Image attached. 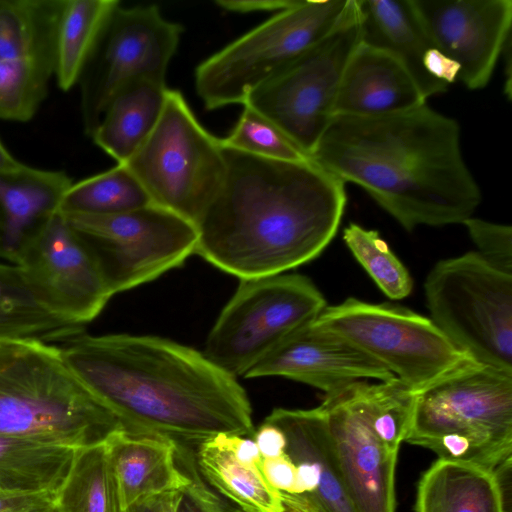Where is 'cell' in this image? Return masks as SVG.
I'll list each match as a JSON object with an SVG mask.
<instances>
[{"label":"cell","mask_w":512,"mask_h":512,"mask_svg":"<svg viewBox=\"0 0 512 512\" xmlns=\"http://www.w3.org/2000/svg\"><path fill=\"white\" fill-rule=\"evenodd\" d=\"M75 451L0 435V490L57 493L70 470Z\"/></svg>","instance_id":"4316f807"},{"label":"cell","mask_w":512,"mask_h":512,"mask_svg":"<svg viewBox=\"0 0 512 512\" xmlns=\"http://www.w3.org/2000/svg\"><path fill=\"white\" fill-rule=\"evenodd\" d=\"M404 441L493 471L512 458V373L478 364L417 393Z\"/></svg>","instance_id":"5b68a950"},{"label":"cell","mask_w":512,"mask_h":512,"mask_svg":"<svg viewBox=\"0 0 512 512\" xmlns=\"http://www.w3.org/2000/svg\"><path fill=\"white\" fill-rule=\"evenodd\" d=\"M182 27L157 5L123 7L108 15L79 79L83 128L91 137L114 95L139 79L166 82Z\"/></svg>","instance_id":"4fadbf2b"},{"label":"cell","mask_w":512,"mask_h":512,"mask_svg":"<svg viewBox=\"0 0 512 512\" xmlns=\"http://www.w3.org/2000/svg\"><path fill=\"white\" fill-rule=\"evenodd\" d=\"M281 376L325 395L353 382L395 376L346 340L313 325L298 329L257 363L245 378Z\"/></svg>","instance_id":"e0dca14e"},{"label":"cell","mask_w":512,"mask_h":512,"mask_svg":"<svg viewBox=\"0 0 512 512\" xmlns=\"http://www.w3.org/2000/svg\"><path fill=\"white\" fill-rule=\"evenodd\" d=\"M125 430L56 344L0 339V435L81 449Z\"/></svg>","instance_id":"277c9868"},{"label":"cell","mask_w":512,"mask_h":512,"mask_svg":"<svg viewBox=\"0 0 512 512\" xmlns=\"http://www.w3.org/2000/svg\"><path fill=\"white\" fill-rule=\"evenodd\" d=\"M361 32L359 2L352 0L348 13L330 33L252 91L243 104L309 156L333 116L340 80L361 42Z\"/></svg>","instance_id":"8fae6325"},{"label":"cell","mask_w":512,"mask_h":512,"mask_svg":"<svg viewBox=\"0 0 512 512\" xmlns=\"http://www.w3.org/2000/svg\"><path fill=\"white\" fill-rule=\"evenodd\" d=\"M125 512H155L152 497L133 504Z\"/></svg>","instance_id":"bcb514c9"},{"label":"cell","mask_w":512,"mask_h":512,"mask_svg":"<svg viewBox=\"0 0 512 512\" xmlns=\"http://www.w3.org/2000/svg\"><path fill=\"white\" fill-rule=\"evenodd\" d=\"M72 183L63 171L23 163L0 171V261L18 263L31 240L59 211Z\"/></svg>","instance_id":"ffe728a7"},{"label":"cell","mask_w":512,"mask_h":512,"mask_svg":"<svg viewBox=\"0 0 512 512\" xmlns=\"http://www.w3.org/2000/svg\"><path fill=\"white\" fill-rule=\"evenodd\" d=\"M415 511L505 512V509L492 470L439 458L418 483Z\"/></svg>","instance_id":"cb8c5ba5"},{"label":"cell","mask_w":512,"mask_h":512,"mask_svg":"<svg viewBox=\"0 0 512 512\" xmlns=\"http://www.w3.org/2000/svg\"><path fill=\"white\" fill-rule=\"evenodd\" d=\"M343 240L388 298L401 300L410 295L413 288L411 275L378 231L350 223L344 229Z\"/></svg>","instance_id":"d6a6232c"},{"label":"cell","mask_w":512,"mask_h":512,"mask_svg":"<svg viewBox=\"0 0 512 512\" xmlns=\"http://www.w3.org/2000/svg\"><path fill=\"white\" fill-rule=\"evenodd\" d=\"M20 163L0 140V171L14 168Z\"/></svg>","instance_id":"f6af8a7d"},{"label":"cell","mask_w":512,"mask_h":512,"mask_svg":"<svg viewBox=\"0 0 512 512\" xmlns=\"http://www.w3.org/2000/svg\"><path fill=\"white\" fill-rule=\"evenodd\" d=\"M196 459L206 481L242 512H286L279 493L269 486L260 468L239 463L213 438L199 445Z\"/></svg>","instance_id":"f1b7e54d"},{"label":"cell","mask_w":512,"mask_h":512,"mask_svg":"<svg viewBox=\"0 0 512 512\" xmlns=\"http://www.w3.org/2000/svg\"><path fill=\"white\" fill-rule=\"evenodd\" d=\"M121 503L133 504L180 490L190 480L177 466L179 444L155 435L121 430L107 439ZM180 454V452H179Z\"/></svg>","instance_id":"44dd1931"},{"label":"cell","mask_w":512,"mask_h":512,"mask_svg":"<svg viewBox=\"0 0 512 512\" xmlns=\"http://www.w3.org/2000/svg\"><path fill=\"white\" fill-rule=\"evenodd\" d=\"M16 265L42 304L77 326L97 317L112 296L93 253L59 211Z\"/></svg>","instance_id":"5bb4252c"},{"label":"cell","mask_w":512,"mask_h":512,"mask_svg":"<svg viewBox=\"0 0 512 512\" xmlns=\"http://www.w3.org/2000/svg\"><path fill=\"white\" fill-rule=\"evenodd\" d=\"M152 204L125 164L72 183L59 207L64 214L114 215Z\"/></svg>","instance_id":"4dcf8cb0"},{"label":"cell","mask_w":512,"mask_h":512,"mask_svg":"<svg viewBox=\"0 0 512 512\" xmlns=\"http://www.w3.org/2000/svg\"><path fill=\"white\" fill-rule=\"evenodd\" d=\"M313 325L346 340L414 393L480 363L410 309L356 298L326 306Z\"/></svg>","instance_id":"52a82bcc"},{"label":"cell","mask_w":512,"mask_h":512,"mask_svg":"<svg viewBox=\"0 0 512 512\" xmlns=\"http://www.w3.org/2000/svg\"><path fill=\"white\" fill-rule=\"evenodd\" d=\"M213 439L229 449L239 463L248 467L260 466L263 458L253 439L227 434H219Z\"/></svg>","instance_id":"ab89813d"},{"label":"cell","mask_w":512,"mask_h":512,"mask_svg":"<svg viewBox=\"0 0 512 512\" xmlns=\"http://www.w3.org/2000/svg\"><path fill=\"white\" fill-rule=\"evenodd\" d=\"M423 67L430 77L448 86L458 80L460 66L436 47L425 53Z\"/></svg>","instance_id":"f35d334b"},{"label":"cell","mask_w":512,"mask_h":512,"mask_svg":"<svg viewBox=\"0 0 512 512\" xmlns=\"http://www.w3.org/2000/svg\"><path fill=\"white\" fill-rule=\"evenodd\" d=\"M351 4L297 0L202 61L194 80L205 108L242 105L252 91L330 33Z\"/></svg>","instance_id":"8992f818"},{"label":"cell","mask_w":512,"mask_h":512,"mask_svg":"<svg viewBox=\"0 0 512 512\" xmlns=\"http://www.w3.org/2000/svg\"><path fill=\"white\" fill-rule=\"evenodd\" d=\"M356 383L326 394L319 405L333 455L355 512H395L398 452L374 433Z\"/></svg>","instance_id":"9a60e30c"},{"label":"cell","mask_w":512,"mask_h":512,"mask_svg":"<svg viewBox=\"0 0 512 512\" xmlns=\"http://www.w3.org/2000/svg\"><path fill=\"white\" fill-rule=\"evenodd\" d=\"M180 456L189 473L190 480L179 490L177 512H242L201 481L194 473V465L189 459L187 460L185 453L180 452Z\"/></svg>","instance_id":"d590c367"},{"label":"cell","mask_w":512,"mask_h":512,"mask_svg":"<svg viewBox=\"0 0 512 512\" xmlns=\"http://www.w3.org/2000/svg\"><path fill=\"white\" fill-rule=\"evenodd\" d=\"M64 0H0V59L54 64Z\"/></svg>","instance_id":"d4e9b609"},{"label":"cell","mask_w":512,"mask_h":512,"mask_svg":"<svg viewBox=\"0 0 512 512\" xmlns=\"http://www.w3.org/2000/svg\"><path fill=\"white\" fill-rule=\"evenodd\" d=\"M425 102L418 84L397 57L361 41L345 66L332 112L333 116H380Z\"/></svg>","instance_id":"d6986e66"},{"label":"cell","mask_w":512,"mask_h":512,"mask_svg":"<svg viewBox=\"0 0 512 512\" xmlns=\"http://www.w3.org/2000/svg\"><path fill=\"white\" fill-rule=\"evenodd\" d=\"M223 150L225 177L196 223V253L241 280L283 274L318 257L340 226L346 184L311 160Z\"/></svg>","instance_id":"7a4b0ae2"},{"label":"cell","mask_w":512,"mask_h":512,"mask_svg":"<svg viewBox=\"0 0 512 512\" xmlns=\"http://www.w3.org/2000/svg\"><path fill=\"white\" fill-rule=\"evenodd\" d=\"M57 345L128 432L200 445L219 434L255 431L243 387L202 352L156 336L83 331Z\"/></svg>","instance_id":"6da1fadb"},{"label":"cell","mask_w":512,"mask_h":512,"mask_svg":"<svg viewBox=\"0 0 512 512\" xmlns=\"http://www.w3.org/2000/svg\"><path fill=\"white\" fill-rule=\"evenodd\" d=\"M297 0H218L216 4L224 10L248 13L255 11H281L295 4Z\"/></svg>","instance_id":"b9f144b4"},{"label":"cell","mask_w":512,"mask_h":512,"mask_svg":"<svg viewBox=\"0 0 512 512\" xmlns=\"http://www.w3.org/2000/svg\"><path fill=\"white\" fill-rule=\"evenodd\" d=\"M56 512H125L107 440L76 449L70 470L56 493Z\"/></svg>","instance_id":"f546056e"},{"label":"cell","mask_w":512,"mask_h":512,"mask_svg":"<svg viewBox=\"0 0 512 512\" xmlns=\"http://www.w3.org/2000/svg\"><path fill=\"white\" fill-rule=\"evenodd\" d=\"M124 164L152 204L195 225L226 172L220 139L199 123L182 93L170 88L153 131Z\"/></svg>","instance_id":"ba28073f"},{"label":"cell","mask_w":512,"mask_h":512,"mask_svg":"<svg viewBox=\"0 0 512 512\" xmlns=\"http://www.w3.org/2000/svg\"><path fill=\"white\" fill-rule=\"evenodd\" d=\"M62 214L93 253L112 295L150 282L196 253V225L154 204L114 215Z\"/></svg>","instance_id":"7c38bea8"},{"label":"cell","mask_w":512,"mask_h":512,"mask_svg":"<svg viewBox=\"0 0 512 512\" xmlns=\"http://www.w3.org/2000/svg\"><path fill=\"white\" fill-rule=\"evenodd\" d=\"M117 0H64L59 18L54 78L63 91L78 84L101 29Z\"/></svg>","instance_id":"83f0119b"},{"label":"cell","mask_w":512,"mask_h":512,"mask_svg":"<svg viewBox=\"0 0 512 512\" xmlns=\"http://www.w3.org/2000/svg\"><path fill=\"white\" fill-rule=\"evenodd\" d=\"M168 89L166 82L152 79L124 86L107 105L91 135L93 142L117 164L126 163L156 126Z\"/></svg>","instance_id":"603a6c76"},{"label":"cell","mask_w":512,"mask_h":512,"mask_svg":"<svg viewBox=\"0 0 512 512\" xmlns=\"http://www.w3.org/2000/svg\"><path fill=\"white\" fill-rule=\"evenodd\" d=\"M179 490L152 497L155 512H177Z\"/></svg>","instance_id":"7bdbcfd3"},{"label":"cell","mask_w":512,"mask_h":512,"mask_svg":"<svg viewBox=\"0 0 512 512\" xmlns=\"http://www.w3.org/2000/svg\"><path fill=\"white\" fill-rule=\"evenodd\" d=\"M477 253L492 266L512 274V227L470 217L462 223Z\"/></svg>","instance_id":"e575fe53"},{"label":"cell","mask_w":512,"mask_h":512,"mask_svg":"<svg viewBox=\"0 0 512 512\" xmlns=\"http://www.w3.org/2000/svg\"><path fill=\"white\" fill-rule=\"evenodd\" d=\"M433 44L459 66L470 90L485 88L511 37V0H412Z\"/></svg>","instance_id":"2e32d148"},{"label":"cell","mask_w":512,"mask_h":512,"mask_svg":"<svg viewBox=\"0 0 512 512\" xmlns=\"http://www.w3.org/2000/svg\"><path fill=\"white\" fill-rule=\"evenodd\" d=\"M225 137L220 139L225 148L249 155L290 162L310 160L309 156L290 141L274 124L247 104Z\"/></svg>","instance_id":"836d02e7"},{"label":"cell","mask_w":512,"mask_h":512,"mask_svg":"<svg viewBox=\"0 0 512 512\" xmlns=\"http://www.w3.org/2000/svg\"><path fill=\"white\" fill-rule=\"evenodd\" d=\"M253 436L262 458L277 457L284 453L286 438L275 424L265 420Z\"/></svg>","instance_id":"60d3db41"},{"label":"cell","mask_w":512,"mask_h":512,"mask_svg":"<svg viewBox=\"0 0 512 512\" xmlns=\"http://www.w3.org/2000/svg\"><path fill=\"white\" fill-rule=\"evenodd\" d=\"M326 306L320 290L300 274L241 280L202 353L227 374L245 377L285 338L314 322Z\"/></svg>","instance_id":"30bf717a"},{"label":"cell","mask_w":512,"mask_h":512,"mask_svg":"<svg viewBox=\"0 0 512 512\" xmlns=\"http://www.w3.org/2000/svg\"><path fill=\"white\" fill-rule=\"evenodd\" d=\"M309 157L364 189L407 231L462 224L482 201L458 122L427 102L388 115H334Z\"/></svg>","instance_id":"3957f363"},{"label":"cell","mask_w":512,"mask_h":512,"mask_svg":"<svg viewBox=\"0 0 512 512\" xmlns=\"http://www.w3.org/2000/svg\"><path fill=\"white\" fill-rule=\"evenodd\" d=\"M266 421L285 435V453L296 467V491L286 512H355L342 482L320 407L274 409Z\"/></svg>","instance_id":"ac0fdd59"},{"label":"cell","mask_w":512,"mask_h":512,"mask_svg":"<svg viewBox=\"0 0 512 512\" xmlns=\"http://www.w3.org/2000/svg\"><path fill=\"white\" fill-rule=\"evenodd\" d=\"M54 64L0 59V119L27 122L48 94Z\"/></svg>","instance_id":"1f68e13d"},{"label":"cell","mask_w":512,"mask_h":512,"mask_svg":"<svg viewBox=\"0 0 512 512\" xmlns=\"http://www.w3.org/2000/svg\"><path fill=\"white\" fill-rule=\"evenodd\" d=\"M83 331L53 314L38 299L21 269L0 261V339H36L60 343Z\"/></svg>","instance_id":"484cf974"},{"label":"cell","mask_w":512,"mask_h":512,"mask_svg":"<svg viewBox=\"0 0 512 512\" xmlns=\"http://www.w3.org/2000/svg\"><path fill=\"white\" fill-rule=\"evenodd\" d=\"M503 59V73H504V85L503 92L505 97L510 101L512 95V80H511V37L506 41L500 59Z\"/></svg>","instance_id":"ee69618b"},{"label":"cell","mask_w":512,"mask_h":512,"mask_svg":"<svg viewBox=\"0 0 512 512\" xmlns=\"http://www.w3.org/2000/svg\"><path fill=\"white\" fill-rule=\"evenodd\" d=\"M55 492L0 490V512H56Z\"/></svg>","instance_id":"74e56055"},{"label":"cell","mask_w":512,"mask_h":512,"mask_svg":"<svg viewBox=\"0 0 512 512\" xmlns=\"http://www.w3.org/2000/svg\"><path fill=\"white\" fill-rule=\"evenodd\" d=\"M259 468L269 486L279 493L282 502L294 496L296 467L285 451L277 457L263 458Z\"/></svg>","instance_id":"8d00e7d4"},{"label":"cell","mask_w":512,"mask_h":512,"mask_svg":"<svg viewBox=\"0 0 512 512\" xmlns=\"http://www.w3.org/2000/svg\"><path fill=\"white\" fill-rule=\"evenodd\" d=\"M361 41L397 57L428 99L447 91L448 85L430 77L423 58L434 47L412 0H358Z\"/></svg>","instance_id":"7402d4cb"},{"label":"cell","mask_w":512,"mask_h":512,"mask_svg":"<svg viewBox=\"0 0 512 512\" xmlns=\"http://www.w3.org/2000/svg\"><path fill=\"white\" fill-rule=\"evenodd\" d=\"M424 291L430 319L456 346L512 373V274L468 252L439 261Z\"/></svg>","instance_id":"9c48e42d"}]
</instances>
